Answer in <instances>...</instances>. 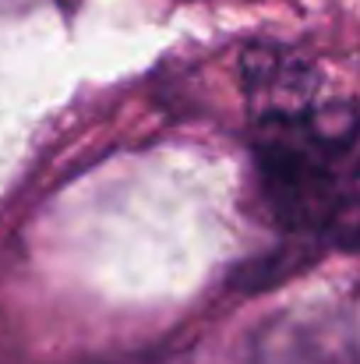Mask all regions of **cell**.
I'll list each match as a JSON object with an SVG mask.
<instances>
[{
	"label": "cell",
	"mask_w": 360,
	"mask_h": 364,
	"mask_svg": "<svg viewBox=\"0 0 360 364\" xmlns=\"http://www.w3.org/2000/svg\"><path fill=\"white\" fill-rule=\"evenodd\" d=\"M261 124L272 195L300 220L332 205L339 184L360 173V114L354 110L322 107Z\"/></svg>",
	"instance_id": "6da1fadb"
}]
</instances>
